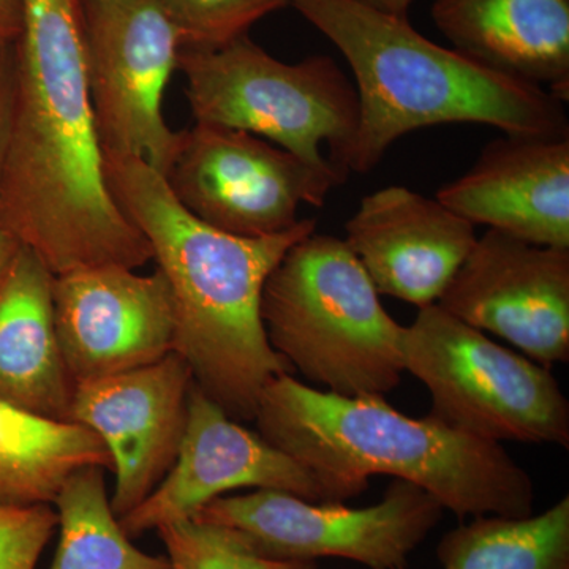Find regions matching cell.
Wrapping results in <instances>:
<instances>
[{"label": "cell", "instance_id": "6da1fadb", "mask_svg": "<svg viewBox=\"0 0 569 569\" xmlns=\"http://www.w3.org/2000/svg\"><path fill=\"white\" fill-rule=\"evenodd\" d=\"M0 219L52 274L138 269L144 236L112 197L88 82L84 0H22Z\"/></svg>", "mask_w": 569, "mask_h": 569}, {"label": "cell", "instance_id": "7a4b0ae2", "mask_svg": "<svg viewBox=\"0 0 569 569\" xmlns=\"http://www.w3.org/2000/svg\"><path fill=\"white\" fill-rule=\"evenodd\" d=\"M104 156L116 203L144 236L167 279L176 313L174 351L194 387L238 422H250L263 389L293 369L272 350L261 295L287 250L316 233L313 219L266 238H239L183 209L159 171L132 157Z\"/></svg>", "mask_w": 569, "mask_h": 569}, {"label": "cell", "instance_id": "3957f363", "mask_svg": "<svg viewBox=\"0 0 569 569\" xmlns=\"http://www.w3.org/2000/svg\"><path fill=\"white\" fill-rule=\"evenodd\" d=\"M257 432L306 467L329 503H346L388 475L425 489L459 519L533 515L535 482L503 445L459 432L432 415L411 418L380 396L346 397L291 373L261 392Z\"/></svg>", "mask_w": 569, "mask_h": 569}, {"label": "cell", "instance_id": "277c9868", "mask_svg": "<svg viewBox=\"0 0 569 569\" xmlns=\"http://www.w3.org/2000/svg\"><path fill=\"white\" fill-rule=\"evenodd\" d=\"M339 48L355 77L359 127L348 171L369 173L403 134L482 123L508 137H569L565 102L421 36L408 18L359 0H290Z\"/></svg>", "mask_w": 569, "mask_h": 569}, {"label": "cell", "instance_id": "5b68a950", "mask_svg": "<svg viewBox=\"0 0 569 569\" xmlns=\"http://www.w3.org/2000/svg\"><path fill=\"white\" fill-rule=\"evenodd\" d=\"M378 296L343 239L306 236L266 280L260 310L269 346L323 391L385 397L406 373L403 326Z\"/></svg>", "mask_w": 569, "mask_h": 569}, {"label": "cell", "instance_id": "8992f818", "mask_svg": "<svg viewBox=\"0 0 569 569\" xmlns=\"http://www.w3.org/2000/svg\"><path fill=\"white\" fill-rule=\"evenodd\" d=\"M178 69L194 123L244 130L313 167L350 173L359 97L335 59L282 62L247 33L212 50H181Z\"/></svg>", "mask_w": 569, "mask_h": 569}, {"label": "cell", "instance_id": "52a82bcc", "mask_svg": "<svg viewBox=\"0 0 569 569\" xmlns=\"http://www.w3.org/2000/svg\"><path fill=\"white\" fill-rule=\"evenodd\" d=\"M406 372L430 392L429 415L482 440L569 447V402L548 367L490 340L438 305L403 326Z\"/></svg>", "mask_w": 569, "mask_h": 569}, {"label": "cell", "instance_id": "ba28073f", "mask_svg": "<svg viewBox=\"0 0 569 569\" xmlns=\"http://www.w3.org/2000/svg\"><path fill=\"white\" fill-rule=\"evenodd\" d=\"M441 516L443 508L429 492L395 479L383 498L367 508L257 489L213 498L192 519L233 530L266 559H343L369 569H402Z\"/></svg>", "mask_w": 569, "mask_h": 569}, {"label": "cell", "instance_id": "9c48e42d", "mask_svg": "<svg viewBox=\"0 0 569 569\" xmlns=\"http://www.w3.org/2000/svg\"><path fill=\"white\" fill-rule=\"evenodd\" d=\"M171 193L200 222L239 236L266 238L299 222L302 204H325L347 176L317 168L244 130L194 123L163 176Z\"/></svg>", "mask_w": 569, "mask_h": 569}, {"label": "cell", "instance_id": "30bf717a", "mask_svg": "<svg viewBox=\"0 0 569 569\" xmlns=\"http://www.w3.org/2000/svg\"><path fill=\"white\" fill-rule=\"evenodd\" d=\"M86 54L103 153L132 157L164 176L183 132L163 118L181 41L156 0H84Z\"/></svg>", "mask_w": 569, "mask_h": 569}, {"label": "cell", "instance_id": "8fae6325", "mask_svg": "<svg viewBox=\"0 0 569 569\" xmlns=\"http://www.w3.org/2000/svg\"><path fill=\"white\" fill-rule=\"evenodd\" d=\"M437 305L548 369L568 362L569 249L488 230Z\"/></svg>", "mask_w": 569, "mask_h": 569}, {"label": "cell", "instance_id": "7c38bea8", "mask_svg": "<svg viewBox=\"0 0 569 569\" xmlns=\"http://www.w3.org/2000/svg\"><path fill=\"white\" fill-rule=\"evenodd\" d=\"M56 336L73 383L160 361L176 346L173 296L159 269L86 266L52 279Z\"/></svg>", "mask_w": 569, "mask_h": 569}, {"label": "cell", "instance_id": "4fadbf2b", "mask_svg": "<svg viewBox=\"0 0 569 569\" xmlns=\"http://www.w3.org/2000/svg\"><path fill=\"white\" fill-rule=\"evenodd\" d=\"M274 489L313 503L328 492L306 467L246 429L192 383L174 466L156 490L119 519L130 539L190 519L213 498L238 489Z\"/></svg>", "mask_w": 569, "mask_h": 569}, {"label": "cell", "instance_id": "5bb4252c", "mask_svg": "<svg viewBox=\"0 0 569 569\" xmlns=\"http://www.w3.org/2000/svg\"><path fill=\"white\" fill-rule=\"evenodd\" d=\"M192 383L189 366L171 351L153 365L74 385L69 422L91 429L110 452L118 519L151 496L174 466Z\"/></svg>", "mask_w": 569, "mask_h": 569}, {"label": "cell", "instance_id": "9a60e30c", "mask_svg": "<svg viewBox=\"0 0 569 569\" xmlns=\"http://www.w3.org/2000/svg\"><path fill=\"white\" fill-rule=\"evenodd\" d=\"M346 233L377 293L418 309L437 305L478 239L473 223L402 186L362 198Z\"/></svg>", "mask_w": 569, "mask_h": 569}, {"label": "cell", "instance_id": "2e32d148", "mask_svg": "<svg viewBox=\"0 0 569 569\" xmlns=\"http://www.w3.org/2000/svg\"><path fill=\"white\" fill-rule=\"evenodd\" d=\"M437 200L475 227L569 249V137L492 141Z\"/></svg>", "mask_w": 569, "mask_h": 569}, {"label": "cell", "instance_id": "e0dca14e", "mask_svg": "<svg viewBox=\"0 0 569 569\" xmlns=\"http://www.w3.org/2000/svg\"><path fill=\"white\" fill-rule=\"evenodd\" d=\"M456 51L569 100V0H433Z\"/></svg>", "mask_w": 569, "mask_h": 569}, {"label": "cell", "instance_id": "ac0fdd59", "mask_svg": "<svg viewBox=\"0 0 569 569\" xmlns=\"http://www.w3.org/2000/svg\"><path fill=\"white\" fill-rule=\"evenodd\" d=\"M52 279L20 246L0 277V400L52 421H69L74 383L56 336Z\"/></svg>", "mask_w": 569, "mask_h": 569}, {"label": "cell", "instance_id": "d6986e66", "mask_svg": "<svg viewBox=\"0 0 569 569\" xmlns=\"http://www.w3.org/2000/svg\"><path fill=\"white\" fill-rule=\"evenodd\" d=\"M86 467L114 468L96 432L0 400V508L52 505L67 479Z\"/></svg>", "mask_w": 569, "mask_h": 569}, {"label": "cell", "instance_id": "ffe728a7", "mask_svg": "<svg viewBox=\"0 0 569 569\" xmlns=\"http://www.w3.org/2000/svg\"><path fill=\"white\" fill-rule=\"evenodd\" d=\"M437 559L443 569H569V497L537 516L460 523L438 542Z\"/></svg>", "mask_w": 569, "mask_h": 569}, {"label": "cell", "instance_id": "44dd1931", "mask_svg": "<svg viewBox=\"0 0 569 569\" xmlns=\"http://www.w3.org/2000/svg\"><path fill=\"white\" fill-rule=\"evenodd\" d=\"M100 467L74 471L54 500L59 515L58 550L50 569H170L167 556L133 546L111 508Z\"/></svg>", "mask_w": 569, "mask_h": 569}, {"label": "cell", "instance_id": "7402d4cb", "mask_svg": "<svg viewBox=\"0 0 569 569\" xmlns=\"http://www.w3.org/2000/svg\"><path fill=\"white\" fill-rule=\"evenodd\" d=\"M156 531L170 569H318L317 561L266 559L233 530L192 518Z\"/></svg>", "mask_w": 569, "mask_h": 569}, {"label": "cell", "instance_id": "603a6c76", "mask_svg": "<svg viewBox=\"0 0 569 569\" xmlns=\"http://www.w3.org/2000/svg\"><path fill=\"white\" fill-rule=\"evenodd\" d=\"M181 50H212L247 36L254 22L290 7V0H156Z\"/></svg>", "mask_w": 569, "mask_h": 569}, {"label": "cell", "instance_id": "cb8c5ba5", "mask_svg": "<svg viewBox=\"0 0 569 569\" xmlns=\"http://www.w3.org/2000/svg\"><path fill=\"white\" fill-rule=\"evenodd\" d=\"M58 527L52 505L0 508V569H36Z\"/></svg>", "mask_w": 569, "mask_h": 569}, {"label": "cell", "instance_id": "d4e9b609", "mask_svg": "<svg viewBox=\"0 0 569 569\" xmlns=\"http://www.w3.org/2000/svg\"><path fill=\"white\" fill-rule=\"evenodd\" d=\"M17 43L0 47V186L9 153L14 100H17Z\"/></svg>", "mask_w": 569, "mask_h": 569}, {"label": "cell", "instance_id": "484cf974", "mask_svg": "<svg viewBox=\"0 0 569 569\" xmlns=\"http://www.w3.org/2000/svg\"><path fill=\"white\" fill-rule=\"evenodd\" d=\"M22 31V0H0V47L14 44Z\"/></svg>", "mask_w": 569, "mask_h": 569}, {"label": "cell", "instance_id": "4316f807", "mask_svg": "<svg viewBox=\"0 0 569 569\" xmlns=\"http://www.w3.org/2000/svg\"><path fill=\"white\" fill-rule=\"evenodd\" d=\"M21 242L14 238L7 224L0 219V277L9 266L11 258L14 257L17 250L20 249Z\"/></svg>", "mask_w": 569, "mask_h": 569}, {"label": "cell", "instance_id": "83f0119b", "mask_svg": "<svg viewBox=\"0 0 569 569\" xmlns=\"http://www.w3.org/2000/svg\"><path fill=\"white\" fill-rule=\"evenodd\" d=\"M359 2L366 3V6L378 11H383V13L407 18L408 9H410L413 0H359Z\"/></svg>", "mask_w": 569, "mask_h": 569}]
</instances>
